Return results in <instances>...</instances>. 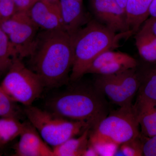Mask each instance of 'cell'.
Returning a JSON list of instances; mask_svg holds the SVG:
<instances>
[{
    "label": "cell",
    "mask_w": 156,
    "mask_h": 156,
    "mask_svg": "<svg viewBox=\"0 0 156 156\" xmlns=\"http://www.w3.org/2000/svg\"><path fill=\"white\" fill-rule=\"evenodd\" d=\"M30 56L34 71L44 87L53 89L68 83L73 61V39L64 30L40 33Z\"/></svg>",
    "instance_id": "obj_1"
},
{
    "label": "cell",
    "mask_w": 156,
    "mask_h": 156,
    "mask_svg": "<svg viewBox=\"0 0 156 156\" xmlns=\"http://www.w3.org/2000/svg\"><path fill=\"white\" fill-rule=\"evenodd\" d=\"M67 89L48 99L49 111L59 116L73 121L87 123L91 131L109 113L106 97L94 84L71 82Z\"/></svg>",
    "instance_id": "obj_2"
},
{
    "label": "cell",
    "mask_w": 156,
    "mask_h": 156,
    "mask_svg": "<svg viewBox=\"0 0 156 156\" xmlns=\"http://www.w3.org/2000/svg\"><path fill=\"white\" fill-rule=\"evenodd\" d=\"M131 31L117 34L102 23L92 20L72 37L73 61L70 81L80 80L93 60L107 50L118 47L124 36H130Z\"/></svg>",
    "instance_id": "obj_3"
},
{
    "label": "cell",
    "mask_w": 156,
    "mask_h": 156,
    "mask_svg": "<svg viewBox=\"0 0 156 156\" xmlns=\"http://www.w3.org/2000/svg\"><path fill=\"white\" fill-rule=\"evenodd\" d=\"M24 112L45 142L53 147L91 129L87 123L68 119L32 105L25 106Z\"/></svg>",
    "instance_id": "obj_4"
},
{
    "label": "cell",
    "mask_w": 156,
    "mask_h": 156,
    "mask_svg": "<svg viewBox=\"0 0 156 156\" xmlns=\"http://www.w3.org/2000/svg\"><path fill=\"white\" fill-rule=\"evenodd\" d=\"M133 104L119 107L110 112L95 129L90 131L89 143H112L120 146L141 136Z\"/></svg>",
    "instance_id": "obj_5"
},
{
    "label": "cell",
    "mask_w": 156,
    "mask_h": 156,
    "mask_svg": "<svg viewBox=\"0 0 156 156\" xmlns=\"http://www.w3.org/2000/svg\"><path fill=\"white\" fill-rule=\"evenodd\" d=\"M0 86L16 102L25 106L31 105L44 88L38 75L27 68L19 56L13 58Z\"/></svg>",
    "instance_id": "obj_6"
},
{
    "label": "cell",
    "mask_w": 156,
    "mask_h": 156,
    "mask_svg": "<svg viewBox=\"0 0 156 156\" xmlns=\"http://www.w3.org/2000/svg\"><path fill=\"white\" fill-rule=\"evenodd\" d=\"M93 84L111 102L122 107L133 104L140 87V76L135 68L115 74L97 75Z\"/></svg>",
    "instance_id": "obj_7"
},
{
    "label": "cell",
    "mask_w": 156,
    "mask_h": 156,
    "mask_svg": "<svg viewBox=\"0 0 156 156\" xmlns=\"http://www.w3.org/2000/svg\"><path fill=\"white\" fill-rule=\"evenodd\" d=\"M0 28L8 35L20 58L30 56L39 28L27 12L17 11L12 17L1 20Z\"/></svg>",
    "instance_id": "obj_8"
},
{
    "label": "cell",
    "mask_w": 156,
    "mask_h": 156,
    "mask_svg": "<svg viewBox=\"0 0 156 156\" xmlns=\"http://www.w3.org/2000/svg\"><path fill=\"white\" fill-rule=\"evenodd\" d=\"M89 1L93 14L103 25L115 33L130 31L126 21L125 9L115 0Z\"/></svg>",
    "instance_id": "obj_9"
},
{
    "label": "cell",
    "mask_w": 156,
    "mask_h": 156,
    "mask_svg": "<svg viewBox=\"0 0 156 156\" xmlns=\"http://www.w3.org/2000/svg\"><path fill=\"white\" fill-rule=\"evenodd\" d=\"M58 1L38 0L27 11L38 28L43 30H63Z\"/></svg>",
    "instance_id": "obj_10"
},
{
    "label": "cell",
    "mask_w": 156,
    "mask_h": 156,
    "mask_svg": "<svg viewBox=\"0 0 156 156\" xmlns=\"http://www.w3.org/2000/svg\"><path fill=\"white\" fill-rule=\"evenodd\" d=\"M20 137L14 148V155L54 156L53 149L49 147L29 122L26 123L25 128Z\"/></svg>",
    "instance_id": "obj_11"
},
{
    "label": "cell",
    "mask_w": 156,
    "mask_h": 156,
    "mask_svg": "<svg viewBox=\"0 0 156 156\" xmlns=\"http://www.w3.org/2000/svg\"><path fill=\"white\" fill-rule=\"evenodd\" d=\"M133 107L142 136L149 138L156 135V100L137 93Z\"/></svg>",
    "instance_id": "obj_12"
},
{
    "label": "cell",
    "mask_w": 156,
    "mask_h": 156,
    "mask_svg": "<svg viewBox=\"0 0 156 156\" xmlns=\"http://www.w3.org/2000/svg\"><path fill=\"white\" fill-rule=\"evenodd\" d=\"M63 30L73 37L86 23L83 0H58Z\"/></svg>",
    "instance_id": "obj_13"
},
{
    "label": "cell",
    "mask_w": 156,
    "mask_h": 156,
    "mask_svg": "<svg viewBox=\"0 0 156 156\" xmlns=\"http://www.w3.org/2000/svg\"><path fill=\"white\" fill-rule=\"evenodd\" d=\"M153 0H127L125 11L126 21L132 34L137 32L150 16L149 9Z\"/></svg>",
    "instance_id": "obj_14"
},
{
    "label": "cell",
    "mask_w": 156,
    "mask_h": 156,
    "mask_svg": "<svg viewBox=\"0 0 156 156\" xmlns=\"http://www.w3.org/2000/svg\"><path fill=\"white\" fill-rule=\"evenodd\" d=\"M91 129L87 128L77 138L73 137L54 147V156H83L88 146Z\"/></svg>",
    "instance_id": "obj_15"
},
{
    "label": "cell",
    "mask_w": 156,
    "mask_h": 156,
    "mask_svg": "<svg viewBox=\"0 0 156 156\" xmlns=\"http://www.w3.org/2000/svg\"><path fill=\"white\" fill-rule=\"evenodd\" d=\"M25 126L26 123H21L17 118H0V147L20 136Z\"/></svg>",
    "instance_id": "obj_16"
},
{
    "label": "cell",
    "mask_w": 156,
    "mask_h": 156,
    "mask_svg": "<svg viewBox=\"0 0 156 156\" xmlns=\"http://www.w3.org/2000/svg\"><path fill=\"white\" fill-rule=\"evenodd\" d=\"M147 63L145 68L139 72L140 85L137 93L156 100V62Z\"/></svg>",
    "instance_id": "obj_17"
},
{
    "label": "cell",
    "mask_w": 156,
    "mask_h": 156,
    "mask_svg": "<svg viewBox=\"0 0 156 156\" xmlns=\"http://www.w3.org/2000/svg\"><path fill=\"white\" fill-rule=\"evenodd\" d=\"M131 57L126 53L107 50L100 54L93 60L86 71V74H95L97 70L104 66L117 61L126 60Z\"/></svg>",
    "instance_id": "obj_18"
},
{
    "label": "cell",
    "mask_w": 156,
    "mask_h": 156,
    "mask_svg": "<svg viewBox=\"0 0 156 156\" xmlns=\"http://www.w3.org/2000/svg\"><path fill=\"white\" fill-rule=\"evenodd\" d=\"M135 44L138 53L147 63L156 62V50L145 36L138 31L135 37Z\"/></svg>",
    "instance_id": "obj_19"
},
{
    "label": "cell",
    "mask_w": 156,
    "mask_h": 156,
    "mask_svg": "<svg viewBox=\"0 0 156 156\" xmlns=\"http://www.w3.org/2000/svg\"><path fill=\"white\" fill-rule=\"evenodd\" d=\"M17 103L0 86V118L19 119L20 110Z\"/></svg>",
    "instance_id": "obj_20"
},
{
    "label": "cell",
    "mask_w": 156,
    "mask_h": 156,
    "mask_svg": "<svg viewBox=\"0 0 156 156\" xmlns=\"http://www.w3.org/2000/svg\"><path fill=\"white\" fill-rule=\"evenodd\" d=\"M16 56L18 55L9 37L0 28V62L9 68Z\"/></svg>",
    "instance_id": "obj_21"
},
{
    "label": "cell",
    "mask_w": 156,
    "mask_h": 156,
    "mask_svg": "<svg viewBox=\"0 0 156 156\" xmlns=\"http://www.w3.org/2000/svg\"><path fill=\"white\" fill-rule=\"evenodd\" d=\"M137 66L136 59L131 57L126 60L115 61L105 65L97 70L95 74L101 75L115 74L127 69L135 68Z\"/></svg>",
    "instance_id": "obj_22"
},
{
    "label": "cell",
    "mask_w": 156,
    "mask_h": 156,
    "mask_svg": "<svg viewBox=\"0 0 156 156\" xmlns=\"http://www.w3.org/2000/svg\"><path fill=\"white\" fill-rule=\"evenodd\" d=\"M145 137L142 136L130 140L119 147L115 156H143V148Z\"/></svg>",
    "instance_id": "obj_23"
},
{
    "label": "cell",
    "mask_w": 156,
    "mask_h": 156,
    "mask_svg": "<svg viewBox=\"0 0 156 156\" xmlns=\"http://www.w3.org/2000/svg\"><path fill=\"white\" fill-rule=\"evenodd\" d=\"M17 11L14 0H0V21L10 18Z\"/></svg>",
    "instance_id": "obj_24"
},
{
    "label": "cell",
    "mask_w": 156,
    "mask_h": 156,
    "mask_svg": "<svg viewBox=\"0 0 156 156\" xmlns=\"http://www.w3.org/2000/svg\"><path fill=\"white\" fill-rule=\"evenodd\" d=\"M90 144L95 148L99 156H115L119 147L112 143H100Z\"/></svg>",
    "instance_id": "obj_25"
},
{
    "label": "cell",
    "mask_w": 156,
    "mask_h": 156,
    "mask_svg": "<svg viewBox=\"0 0 156 156\" xmlns=\"http://www.w3.org/2000/svg\"><path fill=\"white\" fill-rule=\"evenodd\" d=\"M143 156H156V135L145 137L143 148Z\"/></svg>",
    "instance_id": "obj_26"
},
{
    "label": "cell",
    "mask_w": 156,
    "mask_h": 156,
    "mask_svg": "<svg viewBox=\"0 0 156 156\" xmlns=\"http://www.w3.org/2000/svg\"><path fill=\"white\" fill-rule=\"evenodd\" d=\"M38 0H14L17 11L27 12Z\"/></svg>",
    "instance_id": "obj_27"
},
{
    "label": "cell",
    "mask_w": 156,
    "mask_h": 156,
    "mask_svg": "<svg viewBox=\"0 0 156 156\" xmlns=\"http://www.w3.org/2000/svg\"><path fill=\"white\" fill-rule=\"evenodd\" d=\"M143 27L149 30L156 36V18L151 17L147 20L144 23Z\"/></svg>",
    "instance_id": "obj_28"
},
{
    "label": "cell",
    "mask_w": 156,
    "mask_h": 156,
    "mask_svg": "<svg viewBox=\"0 0 156 156\" xmlns=\"http://www.w3.org/2000/svg\"><path fill=\"white\" fill-rule=\"evenodd\" d=\"M141 32L144 34L145 36L151 42V44L153 45L154 48H155L156 50V36L153 34L149 30H148L144 27H142L140 30Z\"/></svg>",
    "instance_id": "obj_29"
},
{
    "label": "cell",
    "mask_w": 156,
    "mask_h": 156,
    "mask_svg": "<svg viewBox=\"0 0 156 156\" xmlns=\"http://www.w3.org/2000/svg\"><path fill=\"white\" fill-rule=\"evenodd\" d=\"M83 156H99L95 148L88 143L87 149Z\"/></svg>",
    "instance_id": "obj_30"
},
{
    "label": "cell",
    "mask_w": 156,
    "mask_h": 156,
    "mask_svg": "<svg viewBox=\"0 0 156 156\" xmlns=\"http://www.w3.org/2000/svg\"><path fill=\"white\" fill-rule=\"evenodd\" d=\"M150 16L151 17L156 18V0H153L149 9Z\"/></svg>",
    "instance_id": "obj_31"
},
{
    "label": "cell",
    "mask_w": 156,
    "mask_h": 156,
    "mask_svg": "<svg viewBox=\"0 0 156 156\" xmlns=\"http://www.w3.org/2000/svg\"><path fill=\"white\" fill-rule=\"evenodd\" d=\"M9 69L0 62V79L3 75L6 73Z\"/></svg>",
    "instance_id": "obj_32"
},
{
    "label": "cell",
    "mask_w": 156,
    "mask_h": 156,
    "mask_svg": "<svg viewBox=\"0 0 156 156\" xmlns=\"http://www.w3.org/2000/svg\"><path fill=\"white\" fill-rule=\"evenodd\" d=\"M117 3L120 5L122 8L125 9L126 3H127V0H115Z\"/></svg>",
    "instance_id": "obj_33"
},
{
    "label": "cell",
    "mask_w": 156,
    "mask_h": 156,
    "mask_svg": "<svg viewBox=\"0 0 156 156\" xmlns=\"http://www.w3.org/2000/svg\"><path fill=\"white\" fill-rule=\"evenodd\" d=\"M50 1H53V2H56V1H58V0H50Z\"/></svg>",
    "instance_id": "obj_34"
}]
</instances>
